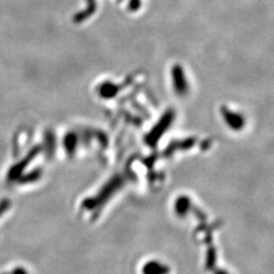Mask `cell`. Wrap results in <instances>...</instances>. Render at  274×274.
<instances>
[{"label":"cell","instance_id":"4","mask_svg":"<svg viewBox=\"0 0 274 274\" xmlns=\"http://www.w3.org/2000/svg\"><path fill=\"white\" fill-rule=\"evenodd\" d=\"M1 274H10V273H1Z\"/></svg>","mask_w":274,"mask_h":274},{"label":"cell","instance_id":"3","mask_svg":"<svg viewBox=\"0 0 274 274\" xmlns=\"http://www.w3.org/2000/svg\"><path fill=\"white\" fill-rule=\"evenodd\" d=\"M215 274H229L226 270H224V269H218V270H216V272H215Z\"/></svg>","mask_w":274,"mask_h":274},{"label":"cell","instance_id":"1","mask_svg":"<svg viewBox=\"0 0 274 274\" xmlns=\"http://www.w3.org/2000/svg\"><path fill=\"white\" fill-rule=\"evenodd\" d=\"M141 272L142 274H170L171 269L168 265L159 261L150 260L142 266Z\"/></svg>","mask_w":274,"mask_h":274},{"label":"cell","instance_id":"2","mask_svg":"<svg viewBox=\"0 0 274 274\" xmlns=\"http://www.w3.org/2000/svg\"><path fill=\"white\" fill-rule=\"evenodd\" d=\"M10 274H29V272L23 267H16L10 272Z\"/></svg>","mask_w":274,"mask_h":274}]
</instances>
